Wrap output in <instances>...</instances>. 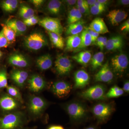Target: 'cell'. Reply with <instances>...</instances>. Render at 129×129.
Segmentation results:
<instances>
[{"mask_svg":"<svg viewBox=\"0 0 129 129\" xmlns=\"http://www.w3.org/2000/svg\"><path fill=\"white\" fill-rule=\"evenodd\" d=\"M44 0H32L29 1V2L32 3L35 7L39 8L41 7L45 2Z\"/></svg>","mask_w":129,"mask_h":129,"instance_id":"b9f144b4","label":"cell"},{"mask_svg":"<svg viewBox=\"0 0 129 129\" xmlns=\"http://www.w3.org/2000/svg\"><path fill=\"white\" fill-rule=\"evenodd\" d=\"M123 90L124 91L126 92H129V81H126L124 84L123 86Z\"/></svg>","mask_w":129,"mask_h":129,"instance_id":"7dc6e473","label":"cell"},{"mask_svg":"<svg viewBox=\"0 0 129 129\" xmlns=\"http://www.w3.org/2000/svg\"><path fill=\"white\" fill-rule=\"evenodd\" d=\"M80 36L79 34L69 36L67 38L65 50L68 51L76 50L80 45Z\"/></svg>","mask_w":129,"mask_h":129,"instance_id":"603a6c76","label":"cell"},{"mask_svg":"<svg viewBox=\"0 0 129 129\" xmlns=\"http://www.w3.org/2000/svg\"><path fill=\"white\" fill-rule=\"evenodd\" d=\"M18 5V1L17 0H6L2 2L1 7L5 12L12 13L16 11Z\"/></svg>","mask_w":129,"mask_h":129,"instance_id":"f546056e","label":"cell"},{"mask_svg":"<svg viewBox=\"0 0 129 129\" xmlns=\"http://www.w3.org/2000/svg\"><path fill=\"white\" fill-rule=\"evenodd\" d=\"M55 63V68L59 75H66L72 70V61L67 56L61 55L58 56Z\"/></svg>","mask_w":129,"mask_h":129,"instance_id":"ba28073f","label":"cell"},{"mask_svg":"<svg viewBox=\"0 0 129 129\" xmlns=\"http://www.w3.org/2000/svg\"><path fill=\"white\" fill-rule=\"evenodd\" d=\"M111 63L114 72L118 74H120L127 69L129 64L128 59L125 54L120 53L112 58Z\"/></svg>","mask_w":129,"mask_h":129,"instance_id":"52a82bcc","label":"cell"},{"mask_svg":"<svg viewBox=\"0 0 129 129\" xmlns=\"http://www.w3.org/2000/svg\"><path fill=\"white\" fill-rule=\"evenodd\" d=\"M122 47V46L111 43V42H109L108 41L106 46V49L109 51H114L118 50V49H120Z\"/></svg>","mask_w":129,"mask_h":129,"instance_id":"f35d334b","label":"cell"},{"mask_svg":"<svg viewBox=\"0 0 129 129\" xmlns=\"http://www.w3.org/2000/svg\"><path fill=\"white\" fill-rule=\"evenodd\" d=\"M9 44V42L2 30L0 32V48H7Z\"/></svg>","mask_w":129,"mask_h":129,"instance_id":"e575fe53","label":"cell"},{"mask_svg":"<svg viewBox=\"0 0 129 129\" xmlns=\"http://www.w3.org/2000/svg\"><path fill=\"white\" fill-rule=\"evenodd\" d=\"M62 2L58 0L49 1L47 6V11L52 15H59L62 10Z\"/></svg>","mask_w":129,"mask_h":129,"instance_id":"7402d4cb","label":"cell"},{"mask_svg":"<svg viewBox=\"0 0 129 129\" xmlns=\"http://www.w3.org/2000/svg\"><path fill=\"white\" fill-rule=\"evenodd\" d=\"M85 29L90 35L92 39V44L95 45L97 39L99 37V34L91 30L88 27L85 28Z\"/></svg>","mask_w":129,"mask_h":129,"instance_id":"74e56055","label":"cell"},{"mask_svg":"<svg viewBox=\"0 0 129 129\" xmlns=\"http://www.w3.org/2000/svg\"><path fill=\"white\" fill-rule=\"evenodd\" d=\"M80 12L82 14L88 15L90 14V8L88 7H76Z\"/></svg>","mask_w":129,"mask_h":129,"instance_id":"ab89813d","label":"cell"},{"mask_svg":"<svg viewBox=\"0 0 129 129\" xmlns=\"http://www.w3.org/2000/svg\"><path fill=\"white\" fill-rule=\"evenodd\" d=\"M77 1L76 0H66V1H63L65 3L68 7H71L73 6L77 3Z\"/></svg>","mask_w":129,"mask_h":129,"instance_id":"f6af8a7d","label":"cell"},{"mask_svg":"<svg viewBox=\"0 0 129 129\" xmlns=\"http://www.w3.org/2000/svg\"><path fill=\"white\" fill-rule=\"evenodd\" d=\"M88 28L99 34H104L109 32L107 26L103 19L102 18H95L90 24Z\"/></svg>","mask_w":129,"mask_h":129,"instance_id":"ac0fdd59","label":"cell"},{"mask_svg":"<svg viewBox=\"0 0 129 129\" xmlns=\"http://www.w3.org/2000/svg\"><path fill=\"white\" fill-rule=\"evenodd\" d=\"M120 30L124 32L129 31V19H128L124 22L120 27Z\"/></svg>","mask_w":129,"mask_h":129,"instance_id":"60d3db41","label":"cell"},{"mask_svg":"<svg viewBox=\"0 0 129 129\" xmlns=\"http://www.w3.org/2000/svg\"><path fill=\"white\" fill-rule=\"evenodd\" d=\"M23 123V115L21 113H11L0 118V129H17Z\"/></svg>","mask_w":129,"mask_h":129,"instance_id":"7a4b0ae2","label":"cell"},{"mask_svg":"<svg viewBox=\"0 0 129 129\" xmlns=\"http://www.w3.org/2000/svg\"><path fill=\"white\" fill-rule=\"evenodd\" d=\"M7 90L9 95L16 99L18 101L22 103L23 102L21 93L17 88L14 86H9L7 87Z\"/></svg>","mask_w":129,"mask_h":129,"instance_id":"1f68e13d","label":"cell"},{"mask_svg":"<svg viewBox=\"0 0 129 129\" xmlns=\"http://www.w3.org/2000/svg\"><path fill=\"white\" fill-rule=\"evenodd\" d=\"M108 41L113 43V44H117L123 46V40L122 37L121 36H118L113 37L111 39L108 40Z\"/></svg>","mask_w":129,"mask_h":129,"instance_id":"8d00e7d4","label":"cell"},{"mask_svg":"<svg viewBox=\"0 0 129 129\" xmlns=\"http://www.w3.org/2000/svg\"><path fill=\"white\" fill-rule=\"evenodd\" d=\"M80 37V45L76 49V50H82L90 45L92 44L91 37L89 33L85 29L81 32Z\"/></svg>","mask_w":129,"mask_h":129,"instance_id":"83f0119b","label":"cell"},{"mask_svg":"<svg viewBox=\"0 0 129 129\" xmlns=\"http://www.w3.org/2000/svg\"><path fill=\"white\" fill-rule=\"evenodd\" d=\"M50 40L52 45L59 49H63L64 46V39L60 35L48 32Z\"/></svg>","mask_w":129,"mask_h":129,"instance_id":"d4e9b609","label":"cell"},{"mask_svg":"<svg viewBox=\"0 0 129 129\" xmlns=\"http://www.w3.org/2000/svg\"><path fill=\"white\" fill-rule=\"evenodd\" d=\"M104 58V53L102 52H97L92 56L90 60L92 70H95L102 66Z\"/></svg>","mask_w":129,"mask_h":129,"instance_id":"4316f807","label":"cell"},{"mask_svg":"<svg viewBox=\"0 0 129 129\" xmlns=\"http://www.w3.org/2000/svg\"><path fill=\"white\" fill-rule=\"evenodd\" d=\"M48 129H64L62 126L60 125H53L49 127Z\"/></svg>","mask_w":129,"mask_h":129,"instance_id":"db71d44e","label":"cell"},{"mask_svg":"<svg viewBox=\"0 0 129 129\" xmlns=\"http://www.w3.org/2000/svg\"><path fill=\"white\" fill-rule=\"evenodd\" d=\"M37 67L42 71L50 68L52 65V60L51 56L47 54L40 56L36 60Z\"/></svg>","mask_w":129,"mask_h":129,"instance_id":"ffe728a7","label":"cell"},{"mask_svg":"<svg viewBox=\"0 0 129 129\" xmlns=\"http://www.w3.org/2000/svg\"><path fill=\"white\" fill-rule=\"evenodd\" d=\"M86 1L88 6L90 8L91 7L94 6L95 3L96 2V0H86Z\"/></svg>","mask_w":129,"mask_h":129,"instance_id":"681fc988","label":"cell"},{"mask_svg":"<svg viewBox=\"0 0 129 129\" xmlns=\"http://www.w3.org/2000/svg\"><path fill=\"white\" fill-rule=\"evenodd\" d=\"M85 21L83 20L69 24L66 30V34L68 35H78L83 30Z\"/></svg>","mask_w":129,"mask_h":129,"instance_id":"cb8c5ba5","label":"cell"},{"mask_svg":"<svg viewBox=\"0 0 129 129\" xmlns=\"http://www.w3.org/2000/svg\"><path fill=\"white\" fill-rule=\"evenodd\" d=\"M107 38L106 37H104L103 40L102 41V42L99 47V48H100L101 50H103L104 49V47H106V45H107Z\"/></svg>","mask_w":129,"mask_h":129,"instance_id":"bcb514c9","label":"cell"},{"mask_svg":"<svg viewBox=\"0 0 129 129\" xmlns=\"http://www.w3.org/2000/svg\"><path fill=\"white\" fill-rule=\"evenodd\" d=\"M8 86L7 74L5 69L0 71V89L7 88Z\"/></svg>","mask_w":129,"mask_h":129,"instance_id":"836d02e7","label":"cell"},{"mask_svg":"<svg viewBox=\"0 0 129 129\" xmlns=\"http://www.w3.org/2000/svg\"><path fill=\"white\" fill-rule=\"evenodd\" d=\"M127 12L120 9H114L110 11L107 17L113 26L117 25L122 21L127 18Z\"/></svg>","mask_w":129,"mask_h":129,"instance_id":"5bb4252c","label":"cell"},{"mask_svg":"<svg viewBox=\"0 0 129 129\" xmlns=\"http://www.w3.org/2000/svg\"><path fill=\"white\" fill-rule=\"evenodd\" d=\"M18 101L8 95H5L0 98V107L4 111H12L18 107Z\"/></svg>","mask_w":129,"mask_h":129,"instance_id":"2e32d148","label":"cell"},{"mask_svg":"<svg viewBox=\"0 0 129 129\" xmlns=\"http://www.w3.org/2000/svg\"><path fill=\"white\" fill-rule=\"evenodd\" d=\"M124 91L117 86H113L106 94V97L107 98H114L121 96L123 94Z\"/></svg>","mask_w":129,"mask_h":129,"instance_id":"d6a6232c","label":"cell"},{"mask_svg":"<svg viewBox=\"0 0 129 129\" xmlns=\"http://www.w3.org/2000/svg\"><path fill=\"white\" fill-rule=\"evenodd\" d=\"M114 75L108 61L102 66L101 69L95 75V80L99 82L109 83L112 80Z\"/></svg>","mask_w":129,"mask_h":129,"instance_id":"30bf717a","label":"cell"},{"mask_svg":"<svg viewBox=\"0 0 129 129\" xmlns=\"http://www.w3.org/2000/svg\"><path fill=\"white\" fill-rule=\"evenodd\" d=\"M6 25L11 28L16 34V36H21L25 34L27 29V26L23 21L17 19H8L6 22Z\"/></svg>","mask_w":129,"mask_h":129,"instance_id":"4fadbf2b","label":"cell"},{"mask_svg":"<svg viewBox=\"0 0 129 129\" xmlns=\"http://www.w3.org/2000/svg\"><path fill=\"white\" fill-rule=\"evenodd\" d=\"M66 110L71 119L79 121L85 117L87 109L84 105L78 102H73L67 105Z\"/></svg>","mask_w":129,"mask_h":129,"instance_id":"3957f363","label":"cell"},{"mask_svg":"<svg viewBox=\"0 0 129 129\" xmlns=\"http://www.w3.org/2000/svg\"><path fill=\"white\" fill-rule=\"evenodd\" d=\"M39 24L48 32L61 35L63 32V28L60 19L56 18L45 17L39 20Z\"/></svg>","mask_w":129,"mask_h":129,"instance_id":"277c9868","label":"cell"},{"mask_svg":"<svg viewBox=\"0 0 129 129\" xmlns=\"http://www.w3.org/2000/svg\"><path fill=\"white\" fill-rule=\"evenodd\" d=\"M18 14L20 17L24 20L34 16L35 12L29 6L23 4L20 5L19 7Z\"/></svg>","mask_w":129,"mask_h":129,"instance_id":"484cf974","label":"cell"},{"mask_svg":"<svg viewBox=\"0 0 129 129\" xmlns=\"http://www.w3.org/2000/svg\"><path fill=\"white\" fill-rule=\"evenodd\" d=\"M74 80L75 88H83L89 84V75L85 70H80L75 73Z\"/></svg>","mask_w":129,"mask_h":129,"instance_id":"9a60e30c","label":"cell"},{"mask_svg":"<svg viewBox=\"0 0 129 129\" xmlns=\"http://www.w3.org/2000/svg\"><path fill=\"white\" fill-rule=\"evenodd\" d=\"M91 57L92 56L90 51H84L80 52L72 56V57L78 63L86 66L90 61Z\"/></svg>","mask_w":129,"mask_h":129,"instance_id":"44dd1931","label":"cell"},{"mask_svg":"<svg viewBox=\"0 0 129 129\" xmlns=\"http://www.w3.org/2000/svg\"><path fill=\"white\" fill-rule=\"evenodd\" d=\"M118 2L119 5L127 6L129 5V0H120V1H118Z\"/></svg>","mask_w":129,"mask_h":129,"instance_id":"f907efd6","label":"cell"},{"mask_svg":"<svg viewBox=\"0 0 129 129\" xmlns=\"http://www.w3.org/2000/svg\"><path fill=\"white\" fill-rule=\"evenodd\" d=\"M98 2L103 4L104 6H106L108 5L109 3L110 2V1H107V0H97Z\"/></svg>","mask_w":129,"mask_h":129,"instance_id":"f5cc1de1","label":"cell"},{"mask_svg":"<svg viewBox=\"0 0 129 129\" xmlns=\"http://www.w3.org/2000/svg\"><path fill=\"white\" fill-rule=\"evenodd\" d=\"M28 74L27 72L24 70L14 69L11 73L10 77L12 80L19 87H23L27 79Z\"/></svg>","mask_w":129,"mask_h":129,"instance_id":"e0dca14e","label":"cell"},{"mask_svg":"<svg viewBox=\"0 0 129 129\" xmlns=\"http://www.w3.org/2000/svg\"><path fill=\"white\" fill-rule=\"evenodd\" d=\"M106 10V8H101L93 6L90 8V13L94 15H99L104 12Z\"/></svg>","mask_w":129,"mask_h":129,"instance_id":"d590c367","label":"cell"},{"mask_svg":"<svg viewBox=\"0 0 129 129\" xmlns=\"http://www.w3.org/2000/svg\"><path fill=\"white\" fill-rule=\"evenodd\" d=\"M2 31L9 44L13 43L16 41V35L15 32L6 24H2Z\"/></svg>","mask_w":129,"mask_h":129,"instance_id":"4dcf8cb0","label":"cell"},{"mask_svg":"<svg viewBox=\"0 0 129 129\" xmlns=\"http://www.w3.org/2000/svg\"><path fill=\"white\" fill-rule=\"evenodd\" d=\"M113 108L110 104L100 103L94 106L92 109L93 115L99 121L103 122L107 120L112 112Z\"/></svg>","mask_w":129,"mask_h":129,"instance_id":"8992f818","label":"cell"},{"mask_svg":"<svg viewBox=\"0 0 129 129\" xmlns=\"http://www.w3.org/2000/svg\"><path fill=\"white\" fill-rule=\"evenodd\" d=\"M105 88L101 85H96L90 87L80 94L83 98L88 100H103L106 98Z\"/></svg>","mask_w":129,"mask_h":129,"instance_id":"5b68a950","label":"cell"},{"mask_svg":"<svg viewBox=\"0 0 129 129\" xmlns=\"http://www.w3.org/2000/svg\"><path fill=\"white\" fill-rule=\"evenodd\" d=\"M24 46L32 51H37L47 46V39L44 34L39 32H35L30 34L24 39Z\"/></svg>","mask_w":129,"mask_h":129,"instance_id":"6da1fadb","label":"cell"},{"mask_svg":"<svg viewBox=\"0 0 129 129\" xmlns=\"http://www.w3.org/2000/svg\"><path fill=\"white\" fill-rule=\"evenodd\" d=\"M3 55V52L0 50V58L2 57Z\"/></svg>","mask_w":129,"mask_h":129,"instance_id":"9f6ffc18","label":"cell"},{"mask_svg":"<svg viewBox=\"0 0 129 129\" xmlns=\"http://www.w3.org/2000/svg\"><path fill=\"white\" fill-rule=\"evenodd\" d=\"M8 61L13 66L19 68H25L29 65L28 60L27 58L21 53L12 54L8 58Z\"/></svg>","mask_w":129,"mask_h":129,"instance_id":"d6986e66","label":"cell"},{"mask_svg":"<svg viewBox=\"0 0 129 129\" xmlns=\"http://www.w3.org/2000/svg\"><path fill=\"white\" fill-rule=\"evenodd\" d=\"M47 106L46 101L42 98L33 96L30 98L28 104L30 112L35 115H38L43 112Z\"/></svg>","mask_w":129,"mask_h":129,"instance_id":"9c48e42d","label":"cell"},{"mask_svg":"<svg viewBox=\"0 0 129 129\" xmlns=\"http://www.w3.org/2000/svg\"><path fill=\"white\" fill-rule=\"evenodd\" d=\"M103 38H104V37H103V36H100V37H98V39H97L95 45H96L97 46L99 47L102 42V41L103 40Z\"/></svg>","mask_w":129,"mask_h":129,"instance_id":"c3c4849f","label":"cell"},{"mask_svg":"<svg viewBox=\"0 0 129 129\" xmlns=\"http://www.w3.org/2000/svg\"><path fill=\"white\" fill-rule=\"evenodd\" d=\"M94 6H95L97 7L101 8H106V6H104L103 4H101L100 3L98 2L97 1V0L96 2L95 3Z\"/></svg>","mask_w":129,"mask_h":129,"instance_id":"816d5d0a","label":"cell"},{"mask_svg":"<svg viewBox=\"0 0 129 129\" xmlns=\"http://www.w3.org/2000/svg\"><path fill=\"white\" fill-rule=\"evenodd\" d=\"M89 7L86 1L85 0H78V1H77L76 7Z\"/></svg>","mask_w":129,"mask_h":129,"instance_id":"ee69618b","label":"cell"},{"mask_svg":"<svg viewBox=\"0 0 129 129\" xmlns=\"http://www.w3.org/2000/svg\"><path fill=\"white\" fill-rule=\"evenodd\" d=\"M85 129H97L93 127H87Z\"/></svg>","mask_w":129,"mask_h":129,"instance_id":"11a10c76","label":"cell"},{"mask_svg":"<svg viewBox=\"0 0 129 129\" xmlns=\"http://www.w3.org/2000/svg\"><path fill=\"white\" fill-rule=\"evenodd\" d=\"M72 86L64 81H58L53 84L52 91L56 95L62 98L68 95L71 91Z\"/></svg>","mask_w":129,"mask_h":129,"instance_id":"8fae6325","label":"cell"},{"mask_svg":"<svg viewBox=\"0 0 129 129\" xmlns=\"http://www.w3.org/2000/svg\"><path fill=\"white\" fill-rule=\"evenodd\" d=\"M24 20L29 22L31 23L32 25H35L36 24L38 23L39 21L38 18L35 16L31 17L30 18L27 19H24Z\"/></svg>","mask_w":129,"mask_h":129,"instance_id":"7bdbcfd3","label":"cell"},{"mask_svg":"<svg viewBox=\"0 0 129 129\" xmlns=\"http://www.w3.org/2000/svg\"><path fill=\"white\" fill-rule=\"evenodd\" d=\"M28 88L33 92H39L46 86L45 81L42 77L38 75H32L28 80Z\"/></svg>","mask_w":129,"mask_h":129,"instance_id":"7c38bea8","label":"cell"},{"mask_svg":"<svg viewBox=\"0 0 129 129\" xmlns=\"http://www.w3.org/2000/svg\"><path fill=\"white\" fill-rule=\"evenodd\" d=\"M82 14L76 8H73L69 12L67 18L68 24L75 23L81 20Z\"/></svg>","mask_w":129,"mask_h":129,"instance_id":"f1b7e54d","label":"cell"}]
</instances>
